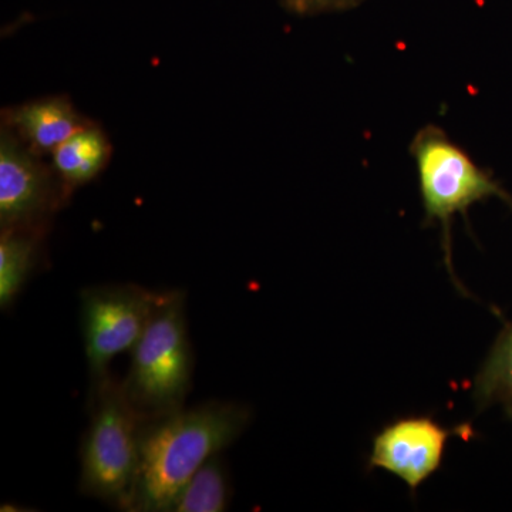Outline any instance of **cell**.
I'll list each match as a JSON object with an SVG mask.
<instances>
[{"instance_id":"12","label":"cell","mask_w":512,"mask_h":512,"mask_svg":"<svg viewBox=\"0 0 512 512\" xmlns=\"http://www.w3.org/2000/svg\"><path fill=\"white\" fill-rule=\"evenodd\" d=\"M231 500L227 467L220 456L208 460L175 495L168 512H222Z\"/></svg>"},{"instance_id":"8","label":"cell","mask_w":512,"mask_h":512,"mask_svg":"<svg viewBox=\"0 0 512 512\" xmlns=\"http://www.w3.org/2000/svg\"><path fill=\"white\" fill-rule=\"evenodd\" d=\"M92 123L67 96L39 97L2 111V126L42 157L52 156L67 138Z\"/></svg>"},{"instance_id":"5","label":"cell","mask_w":512,"mask_h":512,"mask_svg":"<svg viewBox=\"0 0 512 512\" xmlns=\"http://www.w3.org/2000/svg\"><path fill=\"white\" fill-rule=\"evenodd\" d=\"M161 291L136 284L97 285L80 293V325L90 390L106 382L110 365L131 352L154 311Z\"/></svg>"},{"instance_id":"3","label":"cell","mask_w":512,"mask_h":512,"mask_svg":"<svg viewBox=\"0 0 512 512\" xmlns=\"http://www.w3.org/2000/svg\"><path fill=\"white\" fill-rule=\"evenodd\" d=\"M89 404V424L80 446V493L131 512L144 419L113 376L90 390Z\"/></svg>"},{"instance_id":"4","label":"cell","mask_w":512,"mask_h":512,"mask_svg":"<svg viewBox=\"0 0 512 512\" xmlns=\"http://www.w3.org/2000/svg\"><path fill=\"white\" fill-rule=\"evenodd\" d=\"M419 177L424 222L440 224L444 261L453 278L451 225L457 215L466 217L471 205L490 197L503 198L512 207L510 195L470 157L441 127L420 128L410 144Z\"/></svg>"},{"instance_id":"13","label":"cell","mask_w":512,"mask_h":512,"mask_svg":"<svg viewBox=\"0 0 512 512\" xmlns=\"http://www.w3.org/2000/svg\"><path fill=\"white\" fill-rule=\"evenodd\" d=\"M365 0H281L282 6L293 15L315 16L320 13L342 12L362 5Z\"/></svg>"},{"instance_id":"9","label":"cell","mask_w":512,"mask_h":512,"mask_svg":"<svg viewBox=\"0 0 512 512\" xmlns=\"http://www.w3.org/2000/svg\"><path fill=\"white\" fill-rule=\"evenodd\" d=\"M113 146L103 128L92 123L53 151L50 163L70 195L92 183L110 163Z\"/></svg>"},{"instance_id":"1","label":"cell","mask_w":512,"mask_h":512,"mask_svg":"<svg viewBox=\"0 0 512 512\" xmlns=\"http://www.w3.org/2000/svg\"><path fill=\"white\" fill-rule=\"evenodd\" d=\"M251 419L245 404L210 400L144 420L131 512H168L187 481L234 444Z\"/></svg>"},{"instance_id":"7","label":"cell","mask_w":512,"mask_h":512,"mask_svg":"<svg viewBox=\"0 0 512 512\" xmlns=\"http://www.w3.org/2000/svg\"><path fill=\"white\" fill-rule=\"evenodd\" d=\"M468 437L471 429H446L431 417H404L384 427L373 441L372 468H383L416 491L441 466L451 436Z\"/></svg>"},{"instance_id":"6","label":"cell","mask_w":512,"mask_h":512,"mask_svg":"<svg viewBox=\"0 0 512 512\" xmlns=\"http://www.w3.org/2000/svg\"><path fill=\"white\" fill-rule=\"evenodd\" d=\"M12 131L0 130V229L49 232L72 195L46 163Z\"/></svg>"},{"instance_id":"11","label":"cell","mask_w":512,"mask_h":512,"mask_svg":"<svg viewBox=\"0 0 512 512\" xmlns=\"http://www.w3.org/2000/svg\"><path fill=\"white\" fill-rule=\"evenodd\" d=\"M473 397L478 409L500 404L512 417V325L500 333L477 373Z\"/></svg>"},{"instance_id":"10","label":"cell","mask_w":512,"mask_h":512,"mask_svg":"<svg viewBox=\"0 0 512 512\" xmlns=\"http://www.w3.org/2000/svg\"><path fill=\"white\" fill-rule=\"evenodd\" d=\"M46 232L0 229V308L8 311L39 265Z\"/></svg>"},{"instance_id":"2","label":"cell","mask_w":512,"mask_h":512,"mask_svg":"<svg viewBox=\"0 0 512 512\" xmlns=\"http://www.w3.org/2000/svg\"><path fill=\"white\" fill-rule=\"evenodd\" d=\"M185 301L181 289L161 291L143 336L130 352V367L121 384L144 420L181 409L191 392L194 352Z\"/></svg>"}]
</instances>
